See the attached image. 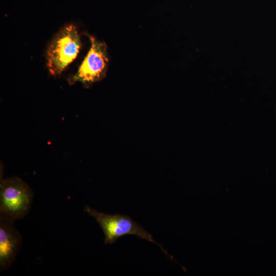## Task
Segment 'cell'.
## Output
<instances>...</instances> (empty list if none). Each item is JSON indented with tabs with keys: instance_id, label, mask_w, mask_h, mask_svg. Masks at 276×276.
Instances as JSON below:
<instances>
[{
	"instance_id": "4",
	"label": "cell",
	"mask_w": 276,
	"mask_h": 276,
	"mask_svg": "<svg viewBox=\"0 0 276 276\" xmlns=\"http://www.w3.org/2000/svg\"><path fill=\"white\" fill-rule=\"evenodd\" d=\"M90 40L89 50L77 72L69 79L71 84L79 82L90 84L105 76L108 63L107 46L93 37Z\"/></svg>"
},
{
	"instance_id": "3",
	"label": "cell",
	"mask_w": 276,
	"mask_h": 276,
	"mask_svg": "<svg viewBox=\"0 0 276 276\" xmlns=\"http://www.w3.org/2000/svg\"><path fill=\"white\" fill-rule=\"evenodd\" d=\"M33 194L29 186L18 177L2 180L0 186V212L13 220L29 212Z\"/></svg>"
},
{
	"instance_id": "1",
	"label": "cell",
	"mask_w": 276,
	"mask_h": 276,
	"mask_svg": "<svg viewBox=\"0 0 276 276\" xmlns=\"http://www.w3.org/2000/svg\"><path fill=\"white\" fill-rule=\"evenodd\" d=\"M84 212L94 218L101 227L104 235V243L112 244L125 235H134L156 244L170 259L175 260L163 245L155 241L152 235L129 216L120 214H107L85 205Z\"/></svg>"
},
{
	"instance_id": "5",
	"label": "cell",
	"mask_w": 276,
	"mask_h": 276,
	"mask_svg": "<svg viewBox=\"0 0 276 276\" xmlns=\"http://www.w3.org/2000/svg\"><path fill=\"white\" fill-rule=\"evenodd\" d=\"M0 216V270L3 271L15 261L22 238L13 225L14 220L2 214Z\"/></svg>"
},
{
	"instance_id": "2",
	"label": "cell",
	"mask_w": 276,
	"mask_h": 276,
	"mask_svg": "<svg viewBox=\"0 0 276 276\" xmlns=\"http://www.w3.org/2000/svg\"><path fill=\"white\" fill-rule=\"evenodd\" d=\"M81 45L76 26L70 24L63 28L52 40L47 52V66L50 74H60L76 58Z\"/></svg>"
}]
</instances>
